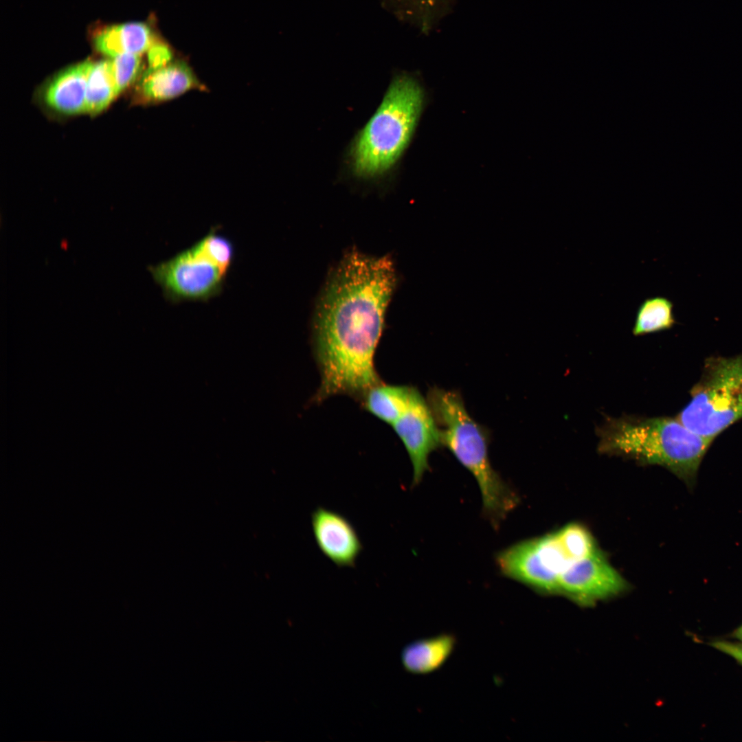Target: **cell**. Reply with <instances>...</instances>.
<instances>
[{
  "mask_svg": "<svg viewBox=\"0 0 742 742\" xmlns=\"http://www.w3.org/2000/svg\"><path fill=\"white\" fill-rule=\"evenodd\" d=\"M555 532L572 563L591 555L598 550L592 534L579 524H569Z\"/></svg>",
  "mask_w": 742,
  "mask_h": 742,
  "instance_id": "18",
  "label": "cell"
},
{
  "mask_svg": "<svg viewBox=\"0 0 742 742\" xmlns=\"http://www.w3.org/2000/svg\"><path fill=\"white\" fill-rule=\"evenodd\" d=\"M149 271L164 296L172 302L207 301L222 291L228 271L195 243Z\"/></svg>",
  "mask_w": 742,
  "mask_h": 742,
  "instance_id": "6",
  "label": "cell"
},
{
  "mask_svg": "<svg viewBox=\"0 0 742 742\" xmlns=\"http://www.w3.org/2000/svg\"><path fill=\"white\" fill-rule=\"evenodd\" d=\"M673 304L662 296L645 299L638 306L632 333L635 336L671 329L675 324Z\"/></svg>",
  "mask_w": 742,
  "mask_h": 742,
  "instance_id": "16",
  "label": "cell"
},
{
  "mask_svg": "<svg viewBox=\"0 0 742 742\" xmlns=\"http://www.w3.org/2000/svg\"><path fill=\"white\" fill-rule=\"evenodd\" d=\"M690 400L676 416L695 433L714 440L742 419V355L708 358Z\"/></svg>",
  "mask_w": 742,
  "mask_h": 742,
  "instance_id": "5",
  "label": "cell"
},
{
  "mask_svg": "<svg viewBox=\"0 0 742 742\" xmlns=\"http://www.w3.org/2000/svg\"><path fill=\"white\" fill-rule=\"evenodd\" d=\"M218 228L212 227L196 243L216 264L229 271L234 259V247L229 238L218 234Z\"/></svg>",
  "mask_w": 742,
  "mask_h": 742,
  "instance_id": "19",
  "label": "cell"
},
{
  "mask_svg": "<svg viewBox=\"0 0 742 742\" xmlns=\"http://www.w3.org/2000/svg\"><path fill=\"white\" fill-rule=\"evenodd\" d=\"M420 1L423 3V5L426 6V7H429V5H431V4L435 2V0H420Z\"/></svg>",
  "mask_w": 742,
  "mask_h": 742,
  "instance_id": "24",
  "label": "cell"
},
{
  "mask_svg": "<svg viewBox=\"0 0 742 742\" xmlns=\"http://www.w3.org/2000/svg\"><path fill=\"white\" fill-rule=\"evenodd\" d=\"M559 594L583 607L609 599L625 592L627 583L598 549L571 563L558 579Z\"/></svg>",
  "mask_w": 742,
  "mask_h": 742,
  "instance_id": "8",
  "label": "cell"
},
{
  "mask_svg": "<svg viewBox=\"0 0 742 742\" xmlns=\"http://www.w3.org/2000/svg\"><path fill=\"white\" fill-rule=\"evenodd\" d=\"M456 644V638L449 633L416 640L403 649L402 665L412 674H430L446 663L453 653Z\"/></svg>",
  "mask_w": 742,
  "mask_h": 742,
  "instance_id": "13",
  "label": "cell"
},
{
  "mask_svg": "<svg viewBox=\"0 0 742 742\" xmlns=\"http://www.w3.org/2000/svg\"><path fill=\"white\" fill-rule=\"evenodd\" d=\"M413 389L381 382L369 389L360 402L364 409L392 426L406 409Z\"/></svg>",
  "mask_w": 742,
  "mask_h": 742,
  "instance_id": "15",
  "label": "cell"
},
{
  "mask_svg": "<svg viewBox=\"0 0 742 742\" xmlns=\"http://www.w3.org/2000/svg\"><path fill=\"white\" fill-rule=\"evenodd\" d=\"M423 99L422 89L412 78L400 76L392 81L379 108L353 144L352 166L357 176L374 177L395 164L411 138Z\"/></svg>",
  "mask_w": 742,
  "mask_h": 742,
  "instance_id": "4",
  "label": "cell"
},
{
  "mask_svg": "<svg viewBox=\"0 0 742 742\" xmlns=\"http://www.w3.org/2000/svg\"><path fill=\"white\" fill-rule=\"evenodd\" d=\"M596 434L600 453L662 466L690 488L714 440L691 431L677 417H607Z\"/></svg>",
  "mask_w": 742,
  "mask_h": 742,
  "instance_id": "2",
  "label": "cell"
},
{
  "mask_svg": "<svg viewBox=\"0 0 742 742\" xmlns=\"http://www.w3.org/2000/svg\"><path fill=\"white\" fill-rule=\"evenodd\" d=\"M427 400L438 425L442 445L473 475L484 510L495 520L503 518L517 506V498L491 466L486 431L470 416L458 392L434 387Z\"/></svg>",
  "mask_w": 742,
  "mask_h": 742,
  "instance_id": "3",
  "label": "cell"
},
{
  "mask_svg": "<svg viewBox=\"0 0 742 742\" xmlns=\"http://www.w3.org/2000/svg\"><path fill=\"white\" fill-rule=\"evenodd\" d=\"M148 52L150 69L161 67L171 61L170 50L164 44L155 43Z\"/></svg>",
  "mask_w": 742,
  "mask_h": 742,
  "instance_id": "21",
  "label": "cell"
},
{
  "mask_svg": "<svg viewBox=\"0 0 742 742\" xmlns=\"http://www.w3.org/2000/svg\"><path fill=\"white\" fill-rule=\"evenodd\" d=\"M402 441L413 467V484L422 480L429 469V457L442 446L440 434L427 400L414 387L409 404L392 425Z\"/></svg>",
  "mask_w": 742,
  "mask_h": 742,
  "instance_id": "9",
  "label": "cell"
},
{
  "mask_svg": "<svg viewBox=\"0 0 742 742\" xmlns=\"http://www.w3.org/2000/svg\"><path fill=\"white\" fill-rule=\"evenodd\" d=\"M93 64L85 61L60 73L46 90L47 103L66 114L85 112L87 80Z\"/></svg>",
  "mask_w": 742,
  "mask_h": 742,
  "instance_id": "12",
  "label": "cell"
},
{
  "mask_svg": "<svg viewBox=\"0 0 742 742\" xmlns=\"http://www.w3.org/2000/svg\"><path fill=\"white\" fill-rule=\"evenodd\" d=\"M396 284L394 263L357 250L347 252L332 270L313 319V346L321 376L313 401L335 395L361 401L381 383L374 354Z\"/></svg>",
  "mask_w": 742,
  "mask_h": 742,
  "instance_id": "1",
  "label": "cell"
},
{
  "mask_svg": "<svg viewBox=\"0 0 742 742\" xmlns=\"http://www.w3.org/2000/svg\"><path fill=\"white\" fill-rule=\"evenodd\" d=\"M711 645L742 665V643L718 640L712 642Z\"/></svg>",
  "mask_w": 742,
  "mask_h": 742,
  "instance_id": "22",
  "label": "cell"
},
{
  "mask_svg": "<svg viewBox=\"0 0 742 742\" xmlns=\"http://www.w3.org/2000/svg\"><path fill=\"white\" fill-rule=\"evenodd\" d=\"M497 563L506 576L538 593L559 594L558 579L562 570V562L547 535L506 548L498 554Z\"/></svg>",
  "mask_w": 742,
  "mask_h": 742,
  "instance_id": "7",
  "label": "cell"
},
{
  "mask_svg": "<svg viewBox=\"0 0 742 742\" xmlns=\"http://www.w3.org/2000/svg\"><path fill=\"white\" fill-rule=\"evenodd\" d=\"M732 636L741 643H742V625H740L738 628H737V629L733 632Z\"/></svg>",
  "mask_w": 742,
  "mask_h": 742,
  "instance_id": "23",
  "label": "cell"
},
{
  "mask_svg": "<svg viewBox=\"0 0 742 742\" xmlns=\"http://www.w3.org/2000/svg\"><path fill=\"white\" fill-rule=\"evenodd\" d=\"M100 52L115 57L124 54L140 55L155 44L153 33L142 23H131L104 29L94 39Z\"/></svg>",
  "mask_w": 742,
  "mask_h": 742,
  "instance_id": "14",
  "label": "cell"
},
{
  "mask_svg": "<svg viewBox=\"0 0 742 742\" xmlns=\"http://www.w3.org/2000/svg\"><path fill=\"white\" fill-rule=\"evenodd\" d=\"M311 528L322 553L339 567H353L363 546L352 523L341 514L319 506L311 514Z\"/></svg>",
  "mask_w": 742,
  "mask_h": 742,
  "instance_id": "10",
  "label": "cell"
},
{
  "mask_svg": "<svg viewBox=\"0 0 742 742\" xmlns=\"http://www.w3.org/2000/svg\"><path fill=\"white\" fill-rule=\"evenodd\" d=\"M110 65L120 93L136 78L141 69L142 61L140 55L124 54L113 57Z\"/></svg>",
  "mask_w": 742,
  "mask_h": 742,
  "instance_id": "20",
  "label": "cell"
},
{
  "mask_svg": "<svg viewBox=\"0 0 742 742\" xmlns=\"http://www.w3.org/2000/svg\"><path fill=\"white\" fill-rule=\"evenodd\" d=\"M205 89L185 62L171 60L161 67L150 69L142 83L141 93L147 101L163 102L194 89Z\"/></svg>",
  "mask_w": 742,
  "mask_h": 742,
  "instance_id": "11",
  "label": "cell"
},
{
  "mask_svg": "<svg viewBox=\"0 0 742 742\" xmlns=\"http://www.w3.org/2000/svg\"><path fill=\"white\" fill-rule=\"evenodd\" d=\"M117 94L110 60L93 64L87 80L85 112L95 113L101 111Z\"/></svg>",
  "mask_w": 742,
  "mask_h": 742,
  "instance_id": "17",
  "label": "cell"
}]
</instances>
